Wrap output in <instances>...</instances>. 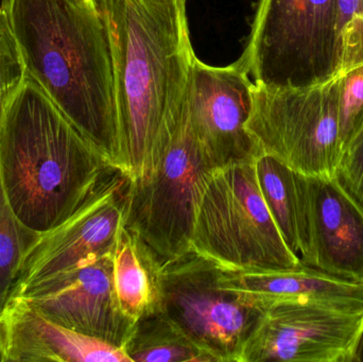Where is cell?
Wrapping results in <instances>:
<instances>
[{
	"mask_svg": "<svg viewBox=\"0 0 363 362\" xmlns=\"http://www.w3.org/2000/svg\"><path fill=\"white\" fill-rule=\"evenodd\" d=\"M1 362H131L125 350L67 329L19 298L0 312Z\"/></svg>",
	"mask_w": 363,
	"mask_h": 362,
	"instance_id": "cell-14",
	"label": "cell"
},
{
	"mask_svg": "<svg viewBox=\"0 0 363 362\" xmlns=\"http://www.w3.org/2000/svg\"><path fill=\"white\" fill-rule=\"evenodd\" d=\"M301 264L363 284V210L333 176L296 172Z\"/></svg>",
	"mask_w": 363,
	"mask_h": 362,
	"instance_id": "cell-10",
	"label": "cell"
},
{
	"mask_svg": "<svg viewBox=\"0 0 363 362\" xmlns=\"http://www.w3.org/2000/svg\"><path fill=\"white\" fill-rule=\"evenodd\" d=\"M187 119L161 132L144 178L131 180L125 225L162 263L191 250L196 210L213 172Z\"/></svg>",
	"mask_w": 363,
	"mask_h": 362,
	"instance_id": "cell-5",
	"label": "cell"
},
{
	"mask_svg": "<svg viewBox=\"0 0 363 362\" xmlns=\"http://www.w3.org/2000/svg\"><path fill=\"white\" fill-rule=\"evenodd\" d=\"M30 79L0 123V176L23 225L38 233L59 227L114 169Z\"/></svg>",
	"mask_w": 363,
	"mask_h": 362,
	"instance_id": "cell-3",
	"label": "cell"
},
{
	"mask_svg": "<svg viewBox=\"0 0 363 362\" xmlns=\"http://www.w3.org/2000/svg\"><path fill=\"white\" fill-rule=\"evenodd\" d=\"M130 186V176L114 168L67 220L40 234L23 259L10 298L32 283L112 252L125 225Z\"/></svg>",
	"mask_w": 363,
	"mask_h": 362,
	"instance_id": "cell-12",
	"label": "cell"
},
{
	"mask_svg": "<svg viewBox=\"0 0 363 362\" xmlns=\"http://www.w3.org/2000/svg\"><path fill=\"white\" fill-rule=\"evenodd\" d=\"M12 298L23 300L67 329L119 348L123 349L135 323L123 314L117 301L113 251L32 283Z\"/></svg>",
	"mask_w": 363,
	"mask_h": 362,
	"instance_id": "cell-11",
	"label": "cell"
},
{
	"mask_svg": "<svg viewBox=\"0 0 363 362\" xmlns=\"http://www.w3.org/2000/svg\"><path fill=\"white\" fill-rule=\"evenodd\" d=\"M40 236L23 225L13 210L0 176V312L14 288L26 254Z\"/></svg>",
	"mask_w": 363,
	"mask_h": 362,
	"instance_id": "cell-19",
	"label": "cell"
},
{
	"mask_svg": "<svg viewBox=\"0 0 363 362\" xmlns=\"http://www.w3.org/2000/svg\"><path fill=\"white\" fill-rule=\"evenodd\" d=\"M363 127V66L342 77L339 99L341 152Z\"/></svg>",
	"mask_w": 363,
	"mask_h": 362,
	"instance_id": "cell-22",
	"label": "cell"
},
{
	"mask_svg": "<svg viewBox=\"0 0 363 362\" xmlns=\"http://www.w3.org/2000/svg\"><path fill=\"white\" fill-rule=\"evenodd\" d=\"M251 85L236 62L213 66L194 60L187 119L213 170L253 162L260 155L245 128L252 110Z\"/></svg>",
	"mask_w": 363,
	"mask_h": 362,
	"instance_id": "cell-13",
	"label": "cell"
},
{
	"mask_svg": "<svg viewBox=\"0 0 363 362\" xmlns=\"http://www.w3.org/2000/svg\"><path fill=\"white\" fill-rule=\"evenodd\" d=\"M26 76L119 169L108 34L97 0H2Z\"/></svg>",
	"mask_w": 363,
	"mask_h": 362,
	"instance_id": "cell-2",
	"label": "cell"
},
{
	"mask_svg": "<svg viewBox=\"0 0 363 362\" xmlns=\"http://www.w3.org/2000/svg\"><path fill=\"white\" fill-rule=\"evenodd\" d=\"M255 161L211 172L196 210L191 249L224 270L298 267L300 259L262 198Z\"/></svg>",
	"mask_w": 363,
	"mask_h": 362,
	"instance_id": "cell-6",
	"label": "cell"
},
{
	"mask_svg": "<svg viewBox=\"0 0 363 362\" xmlns=\"http://www.w3.org/2000/svg\"><path fill=\"white\" fill-rule=\"evenodd\" d=\"M363 310L281 302L262 312L239 362H352Z\"/></svg>",
	"mask_w": 363,
	"mask_h": 362,
	"instance_id": "cell-9",
	"label": "cell"
},
{
	"mask_svg": "<svg viewBox=\"0 0 363 362\" xmlns=\"http://www.w3.org/2000/svg\"><path fill=\"white\" fill-rule=\"evenodd\" d=\"M338 0H255L236 64L252 83L322 84L338 70Z\"/></svg>",
	"mask_w": 363,
	"mask_h": 362,
	"instance_id": "cell-4",
	"label": "cell"
},
{
	"mask_svg": "<svg viewBox=\"0 0 363 362\" xmlns=\"http://www.w3.org/2000/svg\"><path fill=\"white\" fill-rule=\"evenodd\" d=\"M221 267L188 251L162 264L160 310L215 362H239L264 310L220 282Z\"/></svg>",
	"mask_w": 363,
	"mask_h": 362,
	"instance_id": "cell-8",
	"label": "cell"
},
{
	"mask_svg": "<svg viewBox=\"0 0 363 362\" xmlns=\"http://www.w3.org/2000/svg\"><path fill=\"white\" fill-rule=\"evenodd\" d=\"M25 65L8 18L0 8V123L15 94L25 82Z\"/></svg>",
	"mask_w": 363,
	"mask_h": 362,
	"instance_id": "cell-21",
	"label": "cell"
},
{
	"mask_svg": "<svg viewBox=\"0 0 363 362\" xmlns=\"http://www.w3.org/2000/svg\"><path fill=\"white\" fill-rule=\"evenodd\" d=\"M256 176L269 212L290 250L298 257L296 171L270 155L255 161Z\"/></svg>",
	"mask_w": 363,
	"mask_h": 362,
	"instance_id": "cell-18",
	"label": "cell"
},
{
	"mask_svg": "<svg viewBox=\"0 0 363 362\" xmlns=\"http://www.w3.org/2000/svg\"><path fill=\"white\" fill-rule=\"evenodd\" d=\"M110 46L121 165L144 178L161 132L181 118L196 55L187 0H97Z\"/></svg>",
	"mask_w": 363,
	"mask_h": 362,
	"instance_id": "cell-1",
	"label": "cell"
},
{
	"mask_svg": "<svg viewBox=\"0 0 363 362\" xmlns=\"http://www.w3.org/2000/svg\"><path fill=\"white\" fill-rule=\"evenodd\" d=\"M123 350L131 362H215L161 310L134 323Z\"/></svg>",
	"mask_w": 363,
	"mask_h": 362,
	"instance_id": "cell-17",
	"label": "cell"
},
{
	"mask_svg": "<svg viewBox=\"0 0 363 362\" xmlns=\"http://www.w3.org/2000/svg\"><path fill=\"white\" fill-rule=\"evenodd\" d=\"M338 70L336 76L363 66V0H338Z\"/></svg>",
	"mask_w": 363,
	"mask_h": 362,
	"instance_id": "cell-20",
	"label": "cell"
},
{
	"mask_svg": "<svg viewBox=\"0 0 363 362\" xmlns=\"http://www.w3.org/2000/svg\"><path fill=\"white\" fill-rule=\"evenodd\" d=\"M342 77L311 86L252 83L247 128L259 148L305 176H333L341 154L339 99Z\"/></svg>",
	"mask_w": 363,
	"mask_h": 362,
	"instance_id": "cell-7",
	"label": "cell"
},
{
	"mask_svg": "<svg viewBox=\"0 0 363 362\" xmlns=\"http://www.w3.org/2000/svg\"><path fill=\"white\" fill-rule=\"evenodd\" d=\"M352 362H363V325L354 346Z\"/></svg>",
	"mask_w": 363,
	"mask_h": 362,
	"instance_id": "cell-24",
	"label": "cell"
},
{
	"mask_svg": "<svg viewBox=\"0 0 363 362\" xmlns=\"http://www.w3.org/2000/svg\"><path fill=\"white\" fill-rule=\"evenodd\" d=\"M220 282L245 303L264 312L281 302L363 310V284L339 280L302 264L288 269H222Z\"/></svg>",
	"mask_w": 363,
	"mask_h": 362,
	"instance_id": "cell-15",
	"label": "cell"
},
{
	"mask_svg": "<svg viewBox=\"0 0 363 362\" xmlns=\"http://www.w3.org/2000/svg\"><path fill=\"white\" fill-rule=\"evenodd\" d=\"M333 179L363 210V127L341 152Z\"/></svg>",
	"mask_w": 363,
	"mask_h": 362,
	"instance_id": "cell-23",
	"label": "cell"
},
{
	"mask_svg": "<svg viewBox=\"0 0 363 362\" xmlns=\"http://www.w3.org/2000/svg\"><path fill=\"white\" fill-rule=\"evenodd\" d=\"M162 264L140 237L123 227L113 250V278L121 310L134 322L160 310Z\"/></svg>",
	"mask_w": 363,
	"mask_h": 362,
	"instance_id": "cell-16",
	"label": "cell"
},
{
	"mask_svg": "<svg viewBox=\"0 0 363 362\" xmlns=\"http://www.w3.org/2000/svg\"><path fill=\"white\" fill-rule=\"evenodd\" d=\"M0 362H1V355H0Z\"/></svg>",
	"mask_w": 363,
	"mask_h": 362,
	"instance_id": "cell-25",
	"label": "cell"
}]
</instances>
